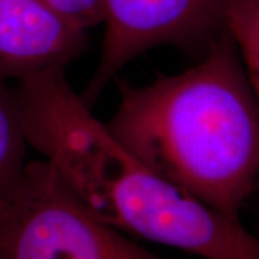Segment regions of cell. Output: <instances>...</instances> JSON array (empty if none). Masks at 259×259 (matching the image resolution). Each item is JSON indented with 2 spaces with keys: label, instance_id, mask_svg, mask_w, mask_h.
Returning <instances> with one entry per match:
<instances>
[{
  "label": "cell",
  "instance_id": "cell-7",
  "mask_svg": "<svg viewBox=\"0 0 259 259\" xmlns=\"http://www.w3.org/2000/svg\"><path fill=\"white\" fill-rule=\"evenodd\" d=\"M71 28L87 33L102 25L105 0H40Z\"/></svg>",
  "mask_w": 259,
  "mask_h": 259
},
{
  "label": "cell",
  "instance_id": "cell-2",
  "mask_svg": "<svg viewBox=\"0 0 259 259\" xmlns=\"http://www.w3.org/2000/svg\"><path fill=\"white\" fill-rule=\"evenodd\" d=\"M0 259H163L91 213L47 160L0 202Z\"/></svg>",
  "mask_w": 259,
  "mask_h": 259
},
{
  "label": "cell",
  "instance_id": "cell-4",
  "mask_svg": "<svg viewBox=\"0 0 259 259\" xmlns=\"http://www.w3.org/2000/svg\"><path fill=\"white\" fill-rule=\"evenodd\" d=\"M85 44L87 33L71 28L40 0H0V78L18 83L65 71Z\"/></svg>",
  "mask_w": 259,
  "mask_h": 259
},
{
  "label": "cell",
  "instance_id": "cell-3",
  "mask_svg": "<svg viewBox=\"0 0 259 259\" xmlns=\"http://www.w3.org/2000/svg\"><path fill=\"white\" fill-rule=\"evenodd\" d=\"M98 65L81 98L88 107L130 62L157 47L200 54L225 32L223 0H105Z\"/></svg>",
  "mask_w": 259,
  "mask_h": 259
},
{
  "label": "cell",
  "instance_id": "cell-1",
  "mask_svg": "<svg viewBox=\"0 0 259 259\" xmlns=\"http://www.w3.org/2000/svg\"><path fill=\"white\" fill-rule=\"evenodd\" d=\"M105 125L160 176L241 221L259 185V104L226 30L183 72L122 82Z\"/></svg>",
  "mask_w": 259,
  "mask_h": 259
},
{
  "label": "cell",
  "instance_id": "cell-5",
  "mask_svg": "<svg viewBox=\"0 0 259 259\" xmlns=\"http://www.w3.org/2000/svg\"><path fill=\"white\" fill-rule=\"evenodd\" d=\"M28 137L16 85L0 78V202L18 185L28 164Z\"/></svg>",
  "mask_w": 259,
  "mask_h": 259
},
{
  "label": "cell",
  "instance_id": "cell-6",
  "mask_svg": "<svg viewBox=\"0 0 259 259\" xmlns=\"http://www.w3.org/2000/svg\"><path fill=\"white\" fill-rule=\"evenodd\" d=\"M223 26L238 49L259 104V0H223Z\"/></svg>",
  "mask_w": 259,
  "mask_h": 259
}]
</instances>
